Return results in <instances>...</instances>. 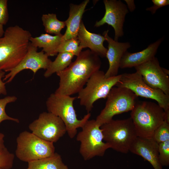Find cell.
<instances>
[{"label":"cell","mask_w":169,"mask_h":169,"mask_svg":"<svg viewBox=\"0 0 169 169\" xmlns=\"http://www.w3.org/2000/svg\"><path fill=\"white\" fill-rule=\"evenodd\" d=\"M101 64L99 57L90 50L82 51L66 69L56 73L59 81L54 93L69 96L78 93Z\"/></svg>","instance_id":"6da1fadb"},{"label":"cell","mask_w":169,"mask_h":169,"mask_svg":"<svg viewBox=\"0 0 169 169\" xmlns=\"http://www.w3.org/2000/svg\"><path fill=\"white\" fill-rule=\"evenodd\" d=\"M32 35L16 25L8 27L0 38V70L9 72L18 65L28 51Z\"/></svg>","instance_id":"7a4b0ae2"},{"label":"cell","mask_w":169,"mask_h":169,"mask_svg":"<svg viewBox=\"0 0 169 169\" xmlns=\"http://www.w3.org/2000/svg\"><path fill=\"white\" fill-rule=\"evenodd\" d=\"M130 117L137 137L152 138L155 131L165 120V114L158 104L138 100L131 111Z\"/></svg>","instance_id":"3957f363"},{"label":"cell","mask_w":169,"mask_h":169,"mask_svg":"<svg viewBox=\"0 0 169 169\" xmlns=\"http://www.w3.org/2000/svg\"><path fill=\"white\" fill-rule=\"evenodd\" d=\"M76 98V97L54 93L50 94L46 102L48 112L59 117L62 120L71 138L74 137L77 129L82 128L91 116V114L89 113L80 120L77 118L73 106Z\"/></svg>","instance_id":"277c9868"},{"label":"cell","mask_w":169,"mask_h":169,"mask_svg":"<svg viewBox=\"0 0 169 169\" xmlns=\"http://www.w3.org/2000/svg\"><path fill=\"white\" fill-rule=\"evenodd\" d=\"M103 140L110 148L117 151L127 153L137 136L131 117L111 120L100 127Z\"/></svg>","instance_id":"5b68a950"},{"label":"cell","mask_w":169,"mask_h":169,"mask_svg":"<svg viewBox=\"0 0 169 169\" xmlns=\"http://www.w3.org/2000/svg\"><path fill=\"white\" fill-rule=\"evenodd\" d=\"M16 143L15 155L23 161L28 163L41 160L55 152L53 143L44 140L27 131L19 134Z\"/></svg>","instance_id":"8992f818"},{"label":"cell","mask_w":169,"mask_h":169,"mask_svg":"<svg viewBox=\"0 0 169 169\" xmlns=\"http://www.w3.org/2000/svg\"><path fill=\"white\" fill-rule=\"evenodd\" d=\"M121 74L106 78L105 73L99 70L90 78L84 87L78 93L77 98L80 105L85 107L87 113L93 107L94 103L101 98H106L111 89L119 82Z\"/></svg>","instance_id":"52a82bcc"},{"label":"cell","mask_w":169,"mask_h":169,"mask_svg":"<svg viewBox=\"0 0 169 169\" xmlns=\"http://www.w3.org/2000/svg\"><path fill=\"white\" fill-rule=\"evenodd\" d=\"M138 97L128 89L113 87L106 97L104 108L95 120L96 123L101 127L115 115L131 111L138 100Z\"/></svg>","instance_id":"ba28073f"},{"label":"cell","mask_w":169,"mask_h":169,"mask_svg":"<svg viewBox=\"0 0 169 169\" xmlns=\"http://www.w3.org/2000/svg\"><path fill=\"white\" fill-rule=\"evenodd\" d=\"M100 127L95 120H89L77 136V141L80 142L79 153L85 161L95 156H102L110 148L108 144L103 141V136Z\"/></svg>","instance_id":"9c48e42d"},{"label":"cell","mask_w":169,"mask_h":169,"mask_svg":"<svg viewBox=\"0 0 169 169\" xmlns=\"http://www.w3.org/2000/svg\"><path fill=\"white\" fill-rule=\"evenodd\" d=\"M117 87L126 88L132 91L137 97L154 100L164 110L169 112V95L159 89H154L149 86L138 72L121 74Z\"/></svg>","instance_id":"30bf717a"},{"label":"cell","mask_w":169,"mask_h":169,"mask_svg":"<svg viewBox=\"0 0 169 169\" xmlns=\"http://www.w3.org/2000/svg\"><path fill=\"white\" fill-rule=\"evenodd\" d=\"M31 132L46 141L56 142L67 132L66 126L58 116L48 112L40 113L28 125Z\"/></svg>","instance_id":"8fae6325"},{"label":"cell","mask_w":169,"mask_h":169,"mask_svg":"<svg viewBox=\"0 0 169 169\" xmlns=\"http://www.w3.org/2000/svg\"><path fill=\"white\" fill-rule=\"evenodd\" d=\"M105 13L100 20L96 21L95 27H100L104 24L111 25L115 31L114 40L118 41L119 37L124 35L123 27L125 17L128 13V8L120 0H104Z\"/></svg>","instance_id":"7c38bea8"},{"label":"cell","mask_w":169,"mask_h":169,"mask_svg":"<svg viewBox=\"0 0 169 169\" xmlns=\"http://www.w3.org/2000/svg\"><path fill=\"white\" fill-rule=\"evenodd\" d=\"M150 87L159 89L169 95V77L163 71L155 57L148 61L135 67Z\"/></svg>","instance_id":"4fadbf2b"},{"label":"cell","mask_w":169,"mask_h":169,"mask_svg":"<svg viewBox=\"0 0 169 169\" xmlns=\"http://www.w3.org/2000/svg\"><path fill=\"white\" fill-rule=\"evenodd\" d=\"M38 48L30 42L25 56L19 63L9 73L5 75L3 80L6 83L11 82L15 76L22 70L30 69L35 74L40 69H46L51 62L49 56L43 51L38 52Z\"/></svg>","instance_id":"5bb4252c"},{"label":"cell","mask_w":169,"mask_h":169,"mask_svg":"<svg viewBox=\"0 0 169 169\" xmlns=\"http://www.w3.org/2000/svg\"><path fill=\"white\" fill-rule=\"evenodd\" d=\"M108 31H105L103 33L108 44L106 57L109 61V67L105 73V77L107 78L118 75L122 58L131 46L128 42H119L115 41L109 36Z\"/></svg>","instance_id":"9a60e30c"},{"label":"cell","mask_w":169,"mask_h":169,"mask_svg":"<svg viewBox=\"0 0 169 169\" xmlns=\"http://www.w3.org/2000/svg\"><path fill=\"white\" fill-rule=\"evenodd\" d=\"M159 144L152 138L137 137L129 150L148 161L154 169H162L159 159Z\"/></svg>","instance_id":"2e32d148"},{"label":"cell","mask_w":169,"mask_h":169,"mask_svg":"<svg viewBox=\"0 0 169 169\" xmlns=\"http://www.w3.org/2000/svg\"><path fill=\"white\" fill-rule=\"evenodd\" d=\"M77 37L79 46L82 49L89 48L99 57H106L107 49L103 45L104 42L106 40L105 38L100 34L88 31L82 21L80 24Z\"/></svg>","instance_id":"e0dca14e"},{"label":"cell","mask_w":169,"mask_h":169,"mask_svg":"<svg viewBox=\"0 0 169 169\" xmlns=\"http://www.w3.org/2000/svg\"><path fill=\"white\" fill-rule=\"evenodd\" d=\"M162 40V38L159 39L139 52L131 53L126 51L122 58L120 68L135 67L148 61L155 57Z\"/></svg>","instance_id":"ac0fdd59"},{"label":"cell","mask_w":169,"mask_h":169,"mask_svg":"<svg viewBox=\"0 0 169 169\" xmlns=\"http://www.w3.org/2000/svg\"><path fill=\"white\" fill-rule=\"evenodd\" d=\"M89 0H85L78 5L70 4L69 17L65 21L66 29L63 38L64 40L77 37L81 19Z\"/></svg>","instance_id":"d6986e66"},{"label":"cell","mask_w":169,"mask_h":169,"mask_svg":"<svg viewBox=\"0 0 169 169\" xmlns=\"http://www.w3.org/2000/svg\"><path fill=\"white\" fill-rule=\"evenodd\" d=\"M64 40L61 34L52 36L46 33L37 37H32L30 41L35 47L42 48V51L49 57L57 54V49Z\"/></svg>","instance_id":"ffe728a7"},{"label":"cell","mask_w":169,"mask_h":169,"mask_svg":"<svg viewBox=\"0 0 169 169\" xmlns=\"http://www.w3.org/2000/svg\"><path fill=\"white\" fill-rule=\"evenodd\" d=\"M27 169H69L63 161L61 156L55 152L52 155L28 163Z\"/></svg>","instance_id":"44dd1931"},{"label":"cell","mask_w":169,"mask_h":169,"mask_svg":"<svg viewBox=\"0 0 169 169\" xmlns=\"http://www.w3.org/2000/svg\"><path fill=\"white\" fill-rule=\"evenodd\" d=\"M74 55L68 53H59L53 61H51L44 74L45 78L50 77L53 74L61 71L71 63Z\"/></svg>","instance_id":"7402d4cb"},{"label":"cell","mask_w":169,"mask_h":169,"mask_svg":"<svg viewBox=\"0 0 169 169\" xmlns=\"http://www.w3.org/2000/svg\"><path fill=\"white\" fill-rule=\"evenodd\" d=\"M43 24L47 33L58 35L61 34V30L66 26L65 21H61L54 13L44 14L41 17Z\"/></svg>","instance_id":"603a6c76"},{"label":"cell","mask_w":169,"mask_h":169,"mask_svg":"<svg viewBox=\"0 0 169 169\" xmlns=\"http://www.w3.org/2000/svg\"><path fill=\"white\" fill-rule=\"evenodd\" d=\"M82 49L79 46L77 37L66 40H64L57 49V52L68 53L78 56Z\"/></svg>","instance_id":"cb8c5ba5"},{"label":"cell","mask_w":169,"mask_h":169,"mask_svg":"<svg viewBox=\"0 0 169 169\" xmlns=\"http://www.w3.org/2000/svg\"><path fill=\"white\" fill-rule=\"evenodd\" d=\"M152 138L158 144L169 140V122L165 120L155 131Z\"/></svg>","instance_id":"d4e9b609"},{"label":"cell","mask_w":169,"mask_h":169,"mask_svg":"<svg viewBox=\"0 0 169 169\" xmlns=\"http://www.w3.org/2000/svg\"><path fill=\"white\" fill-rule=\"evenodd\" d=\"M17 99V97L15 96H8L0 99V124L5 120H10L17 123L19 122L18 119L11 117L8 115L5 110V107L7 104L14 102Z\"/></svg>","instance_id":"484cf974"},{"label":"cell","mask_w":169,"mask_h":169,"mask_svg":"<svg viewBox=\"0 0 169 169\" xmlns=\"http://www.w3.org/2000/svg\"><path fill=\"white\" fill-rule=\"evenodd\" d=\"M15 156L5 147L0 152V167L2 169H11L13 166Z\"/></svg>","instance_id":"4316f807"},{"label":"cell","mask_w":169,"mask_h":169,"mask_svg":"<svg viewBox=\"0 0 169 169\" xmlns=\"http://www.w3.org/2000/svg\"><path fill=\"white\" fill-rule=\"evenodd\" d=\"M159 159L162 166L169 165V140L159 144Z\"/></svg>","instance_id":"83f0119b"},{"label":"cell","mask_w":169,"mask_h":169,"mask_svg":"<svg viewBox=\"0 0 169 169\" xmlns=\"http://www.w3.org/2000/svg\"><path fill=\"white\" fill-rule=\"evenodd\" d=\"M8 19V0H0V23L3 25H5Z\"/></svg>","instance_id":"f1b7e54d"},{"label":"cell","mask_w":169,"mask_h":169,"mask_svg":"<svg viewBox=\"0 0 169 169\" xmlns=\"http://www.w3.org/2000/svg\"><path fill=\"white\" fill-rule=\"evenodd\" d=\"M152 2L153 5L146 8V10L151 12L153 14L155 13L158 9L169 4V0H152Z\"/></svg>","instance_id":"f546056e"},{"label":"cell","mask_w":169,"mask_h":169,"mask_svg":"<svg viewBox=\"0 0 169 169\" xmlns=\"http://www.w3.org/2000/svg\"><path fill=\"white\" fill-rule=\"evenodd\" d=\"M5 72L3 71H0V94L6 95L7 94V91L6 88V83L3 82L2 78L5 76Z\"/></svg>","instance_id":"4dcf8cb0"},{"label":"cell","mask_w":169,"mask_h":169,"mask_svg":"<svg viewBox=\"0 0 169 169\" xmlns=\"http://www.w3.org/2000/svg\"><path fill=\"white\" fill-rule=\"evenodd\" d=\"M4 135L0 132V152L6 147L4 144Z\"/></svg>","instance_id":"1f68e13d"},{"label":"cell","mask_w":169,"mask_h":169,"mask_svg":"<svg viewBox=\"0 0 169 169\" xmlns=\"http://www.w3.org/2000/svg\"><path fill=\"white\" fill-rule=\"evenodd\" d=\"M3 25L0 23V38L2 37L4 34Z\"/></svg>","instance_id":"d6a6232c"},{"label":"cell","mask_w":169,"mask_h":169,"mask_svg":"<svg viewBox=\"0 0 169 169\" xmlns=\"http://www.w3.org/2000/svg\"><path fill=\"white\" fill-rule=\"evenodd\" d=\"M162 70L166 74L169 75V70L166 69H165L164 68H162Z\"/></svg>","instance_id":"836d02e7"},{"label":"cell","mask_w":169,"mask_h":169,"mask_svg":"<svg viewBox=\"0 0 169 169\" xmlns=\"http://www.w3.org/2000/svg\"><path fill=\"white\" fill-rule=\"evenodd\" d=\"M0 169H2L0 167Z\"/></svg>","instance_id":"e575fe53"},{"label":"cell","mask_w":169,"mask_h":169,"mask_svg":"<svg viewBox=\"0 0 169 169\" xmlns=\"http://www.w3.org/2000/svg\"><path fill=\"white\" fill-rule=\"evenodd\" d=\"M1 71V70H0V71Z\"/></svg>","instance_id":"d590c367"}]
</instances>
